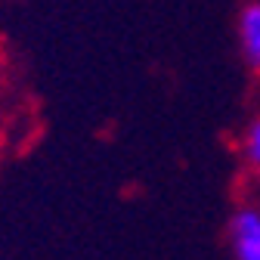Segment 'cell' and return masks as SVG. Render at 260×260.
<instances>
[{
    "instance_id": "obj_1",
    "label": "cell",
    "mask_w": 260,
    "mask_h": 260,
    "mask_svg": "<svg viewBox=\"0 0 260 260\" xmlns=\"http://www.w3.org/2000/svg\"><path fill=\"white\" fill-rule=\"evenodd\" d=\"M230 245L236 260H260V208H239L230 220Z\"/></svg>"
},
{
    "instance_id": "obj_2",
    "label": "cell",
    "mask_w": 260,
    "mask_h": 260,
    "mask_svg": "<svg viewBox=\"0 0 260 260\" xmlns=\"http://www.w3.org/2000/svg\"><path fill=\"white\" fill-rule=\"evenodd\" d=\"M239 47L245 62L254 72H260V0L245 4L239 13Z\"/></svg>"
},
{
    "instance_id": "obj_3",
    "label": "cell",
    "mask_w": 260,
    "mask_h": 260,
    "mask_svg": "<svg viewBox=\"0 0 260 260\" xmlns=\"http://www.w3.org/2000/svg\"><path fill=\"white\" fill-rule=\"evenodd\" d=\"M242 155L251 168L260 171V118L245 130V137H242Z\"/></svg>"
}]
</instances>
